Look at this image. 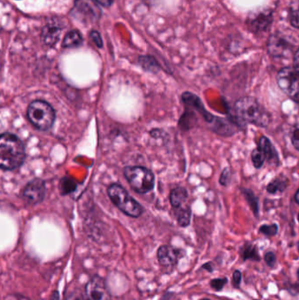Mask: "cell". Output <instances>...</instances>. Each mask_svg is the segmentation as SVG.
I'll use <instances>...</instances> for the list:
<instances>
[{
  "label": "cell",
  "instance_id": "cell-1",
  "mask_svg": "<svg viewBox=\"0 0 299 300\" xmlns=\"http://www.w3.org/2000/svg\"><path fill=\"white\" fill-rule=\"evenodd\" d=\"M26 158L23 142L17 135L3 133L0 137V168L11 171L19 169Z\"/></svg>",
  "mask_w": 299,
  "mask_h": 300
},
{
  "label": "cell",
  "instance_id": "cell-2",
  "mask_svg": "<svg viewBox=\"0 0 299 300\" xmlns=\"http://www.w3.org/2000/svg\"><path fill=\"white\" fill-rule=\"evenodd\" d=\"M234 111L236 116L243 122L261 128L267 127L269 124V114L255 97H242L239 98L234 105Z\"/></svg>",
  "mask_w": 299,
  "mask_h": 300
},
{
  "label": "cell",
  "instance_id": "cell-3",
  "mask_svg": "<svg viewBox=\"0 0 299 300\" xmlns=\"http://www.w3.org/2000/svg\"><path fill=\"white\" fill-rule=\"evenodd\" d=\"M111 201L118 209L129 217L139 218L143 213V207L119 183H112L107 188Z\"/></svg>",
  "mask_w": 299,
  "mask_h": 300
},
{
  "label": "cell",
  "instance_id": "cell-4",
  "mask_svg": "<svg viewBox=\"0 0 299 300\" xmlns=\"http://www.w3.org/2000/svg\"><path fill=\"white\" fill-rule=\"evenodd\" d=\"M28 121L41 131H47L53 127L55 121V112L50 104L44 100L33 101L27 110Z\"/></svg>",
  "mask_w": 299,
  "mask_h": 300
},
{
  "label": "cell",
  "instance_id": "cell-5",
  "mask_svg": "<svg viewBox=\"0 0 299 300\" xmlns=\"http://www.w3.org/2000/svg\"><path fill=\"white\" fill-rule=\"evenodd\" d=\"M124 176L131 188L137 193H148L155 187V175L145 167L127 166Z\"/></svg>",
  "mask_w": 299,
  "mask_h": 300
},
{
  "label": "cell",
  "instance_id": "cell-6",
  "mask_svg": "<svg viewBox=\"0 0 299 300\" xmlns=\"http://www.w3.org/2000/svg\"><path fill=\"white\" fill-rule=\"evenodd\" d=\"M279 88L296 103H299V73L295 68L285 67L276 76Z\"/></svg>",
  "mask_w": 299,
  "mask_h": 300
},
{
  "label": "cell",
  "instance_id": "cell-7",
  "mask_svg": "<svg viewBox=\"0 0 299 300\" xmlns=\"http://www.w3.org/2000/svg\"><path fill=\"white\" fill-rule=\"evenodd\" d=\"M101 9L94 0H76L71 10V16L82 23H93L99 20Z\"/></svg>",
  "mask_w": 299,
  "mask_h": 300
},
{
  "label": "cell",
  "instance_id": "cell-8",
  "mask_svg": "<svg viewBox=\"0 0 299 300\" xmlns=\"http://www.w3.org/2000/svg\"><path fill=\"white\" fill-rule=\"evenodd\" d=\"M46 194V184L42 178H34L29 181L21 191V197L31 206L38 205L43 201Z\"/></svg>",
  "mask_w": 299,
  "mask_h": 300
},
{
  "label": "cell",
  "instance_id": "cell-9",
  "mask_svg": "<svg viewBox=\"0 0 299 300\" xmlns=\"http://www.w3.org/2000/svg\"><path fill=\"white\" fill-rule=\"evenodd\" d=\"M84 300H112L106 281L98 276L89 280L84 290Z\"/></svg>",
  "mask_w": 299,
  "mask_h": 300
},
{
  "label": "cell",
  "instance_id": "cell-10",
  "mask_svg": "<svg viewBox=\"0 0 299 300\" xmlns=\"http://www.w3.org/2000/svg\"><path fill=\"white\" fill-rule=\"evenodd\" d=\"M182 100L186 107H191L197 113H200V115L204 118V120L208 123H214V121L217 120L216 117H214L213 114L206 110L202 101L195 94L191 92H184L182 95Z\"/></svg>",
  "mask_w": 299,
  "mask_h": 300
},
{
  "label": "cell",
  "instance_id": "cell-11",
  "mask_svg": "<svg viewBox=\"0 0 299 300\" xmlns=\"http://www.w3.org/2000/svg\"><path fill=\"white\" fill-rule=\"evenodd\" d=\"M180 252L171 246H162L157 251L159 263L165 268H174L178 262Z\"/></svg>",
  "mask_w": 299,
  "mask_h": 300
},
{
  "label": "cell",
  "instance_id": "cell-12",
  "mask_svg": "<svg viewBox=\"0 0 299 300\" xmlns=\"http://www.w3.org/2000/svg\"><path fill=\"white\" fill-rule=\"evenodd\" d=\"M62 34V28L55 21H51L42 29V40L49 47L55 46L58 42Z\"/></svg>",
  "mask_w": 299,
  "mask_h": 300
},
{
  "label": "cell",
  "instance_id": "cell-13",
  "mask_svg": "<svg viewBox=\"0 0 299 300\" xmlns=\"http://www.w3.org/2000/svg\"><path fill=\"white\" fill-rule=\"evenodd\" d=\"M258 147L261 149L262 153L264 154L266 160L268 162H278V155L275 151V148H274L271 142L266 136H262L260 139V142H259Z\"/></svg>",
  "mask_w": 299,
  "mask_h": 300
},
{
  "label": "cell",
  "instance_id": "cell-14",
  "mask_svg": "<svg viewBox=\"0 0 299 300\" xmlns=\"http://www.w3.org/2000/svg\"><path fill=\"white\" fill-rule=\"evenodd\" d=\"M188 198V192L183 187H175L169 194V201L174 209L183 207Z\"/></svg>",
  "mask_w": 299,
  "mask_h": 300
},
{
  "label": "cell",
  "instance_id": "cell-15",
  "mask_svg": "<svg viewBox=\"0 0 299 300\" xmlns=\"http://www.w3.org/2000/svg\"><path fill=\"white\" fill-rule=\"evenodd\" d=\"M83 43V37L79 31L72 30L69 32L63 39L62 47L65 49H72L79 47Z\"/></svg>",
  "mask_w": 299,
  "mask_h": 300
},
{
  "label": "cell",
  "instance_id": "cell-16",
  "mask_svg": "<svg viewBox=\"0 0 299 300\" xmlns=\"http://www.w3.org/2000/svg\"><path fill=\"white\" fill-rule=\"evenodd\" d=\"M175 218L178 223L179 226L182 228H185L189 226L190 222V216H191V211L188 206H183V207L175 209Z\"/></svg>",
  "mask_w": 299,
  "mask_h": 300
},
{
  "label": "cell",
  "instance_id": "cell-17",
  "mask_svg": "<svg viewBox=\"0 0 299 300\" xmlns=\"http://www.w3.org/2000/svg\"><path fill=\"white\" fill-rule=\"evenodd\" d=\"M139 63L141 64V67L149 72L156 73L158 72L161 69V66L159 62L156 61V59L154 58L150 55H144L141 56L139 58Z\"/></svg>",
  "mask_w": 299,
  "mask_h": 300
},
{
  "label": "cell",
  "instance_id": "cell-18",
  "mask_svg": "<svg viewBox=\"0 0 299 300\" xmlns=\"http://www.w3.org/2000/svg\"><path fill=\"white\" fill-rule=\"evenodd\" d=\"M285 44L278 39L271 38L268 44V52L273 56H283L286 51Z\"/></svg>",
  "mask_w": 299,
  "mask_h": 300
},
{
  "label": "cell",
  "instance_id": "cell-19",
  "mask_svg": "<svg viewBox=\"0 0 299 300\" xmlns=\"http://www.w3.org/2000/svg\"><path fill=\"white\" fill-rule=\"evenodd\" d=\"M288 184V180L282 177H276L275 179L273 180L271 183H268V186H267V190H268V193L275 194L277 192H283L284 190L287 187Z\"/></svg>",
  "mask_w": 299,
  "mask_h": 300
},
{
  "label": "cell",
  "instance_id": "cell-20",
  "mask_svg": "<svg viewBox=\"0 0 299 300\" xmlns=\"http://www.w3.org/2000/svg\"><path fill=\"white\" fill-rule=\"evenodd\" d=\"M271 22V17L269 14H261L255 20L250 21L252 28H255V31L259 30H263L265 28H267L269 23Z\"/></svg>",
  "mask_w": 299,
  "mask_h": 300
},
{
  "label": "cell",
  "instance_id": "cell-21",
  "mask_svg": "<svg viewBox=\"0 0 299 300\" xmlns=\"http://www.w3.org/2000/svg\"><path fill=\"white\" fill-rule=\"evenodd\" d=\"M241 255L244 260H255L260 261L257 248L252 244H247L241 249Z\"/></svg>",
  "mask_w": 299,
  "mask_h": 300
},
{
  "label": "cell",
  "instance_id": "cell-22",
  "mask_svg": "<svg viewBox=\"0 0 299 300\" xmlns=\"http://www.w3.org/2000/svg\"><path fill=\"white\" fill-rule=\"evenodd\" d=\"M252 162L254 163L256 169H260L263 165V162L266 160L264 154L262 153L261 149L258 147L256 149H254L252 152Z\"/></svg>",
  "mask_w": 299,
  "mask_h": 300
},
{
  "label": "cell",
  "instance_id": "cell-23",
  "mask_svg": "<svg viewBox=\"0 0 299 300\" xmlns=\"http://www.w3.org/2000/svg\"><path fill=\"white\" fill-rule=\"evenodd\" d=\"M243 193H244L245 197L248 200V203L251 207L252 210L255 213V216L258 214V210H259V207H258V199L257 197H255L253 191L250 190H243Z\"/></svg>",
  "mask_w": 299,
  "mask_h": 300
},
{
  "label": "cell",
  "instance_id": "cell-24",
  "mask_svg": "<svg viewBox=\"0 0 299 300\" xmlns=\"http://www.w3.org/2000/svg\"><path fill=\"white\" fill-rule=\"evenodd\" d=\"M278 231V227L276 224L263 225L260 228V232L266 236H275Z\"/></svg>",
  "mask_w": 299,
  "mask_h": 300
},
{
  "label": "cell",
  "instance_id": "cell-25",
  "mask_svg": "<svg viewBox=\"0 0 299 300\" xmlns=\"http://www.w3.org/2000/svg\"><path fill=\"white\" fill-rule=\"evenodd\" d=\"M290 139L294 148L299 151V122H296L291 128Z\"/></svg>",
  "mask_w": 299,
  "mask_h": 300
},
{
  "label": "cell",
  "instance_id": "cell-26",
  "mask_svg": "<svg viewBox=\"0 0 299 300\" xmlns=\"http://www.w3.org/2000/svg\"><path fill=\"white\" fill-rule=\"evenodd\" d=\"M71 185H76V183H74L72 180L68 179L67 177L62 179L61 183H60V188H61L62 194H68L75 190L74 188H71Z\"/></svg>",
  "mask_w": 299,
  "mask_h": 300
},
{
  "label": "cell",
  "instance_id": "cell-27",
  "mask_svg": "<svg viewBox=\"0 0 299 300\" xmlns=\"http://www.w3.org/2000/svg\"><path fill=\"white\" fill-rule=\"evenodd\" d=\"M290 23L293 27L299 28V6L292 8L290 12Z\"/></svg>",
  "mask_w": 299,
  "mask_h": 300
},
{
  "label": "cell",
  "instance_id": "cell-28",
  "mask_svg": "<svg viewBox=\"0 0 299 300\" xmlns=\"http://www.w3.org/2000/svg\"><path fill=\"white\" fill-rule=\"evenodd\" d=\"M89 38L92 40V42L95 43V45H96L97 48H102V47H103V41H102L101 35H100L98 32H90V34H89Z\"/></svg>",
  "mask_w": 299,
  "mask_h": 300
},
{
  "label": "cell",
  "instance_id": "cell-29",
  "mask_svg": "<svg viewBox=\"0 0 299 300\" xmlns=\"http://www.w3.org/2000/svg\"><path fill=\"white\" fill-rule=\"evenodd\" d=\"M227 278H217V279L212 280L211 281V286L214 288L215 290H220L223 288L224 285L227 283Z\"/></svg>",
  "mask_w": 299,
  "mask_h": 300
},
{
  "label": "cell",
  "instance_id": "cell-30",
  "mask_svg": "<svg viewBox=\"0 0 299 300\" xmlns=\"http://www.w3.org/2000/svg\"><path fill=\"white\" fill-rule=\"evenodd\" d=\"M231 179V172L230 170L228 169H224L222 173H221V176H220V183L226 186L228 184V183L230 182Z\"/></svg>",
  "mask_w": 299,
  "mask_h": 300
},
{
  "label": "cell",
  "instance_id": "cell-31",
  "mask_svg": "<svg viewBox=\"0 0 299 300\" xmlns=\"http://www.w3.org/2000/svg\"><path fill=\"white\" fill-rule=\"evenodd\" d=\"M265 262L268 266L275 265V262H276V256L273 252H268L264 256Z\"/></svg>",
  "mask_w": 299,
  "mask_h": 300
},
{
  "label": "cell",
  "instance_id": "cell-32",
  "mask_svg": "<svg viewBox=\"0 0 299 300\" xmlns=\"http://www.w3.org/2000/svg\"><path fill=\"white\" fill-rule=\"evenodd\" d=\"M241 283V273L239 270L234 271V275H233V284L234 287L240 286Z\"/></svg>",
  "mask_w": 299,
  "mask_h": 300
},
{
  "label": "cell",
  "instance_id": "cell-33",
  "mask_svg": "<svg viewBox=\"0 0 299 300\" xmlns=\"http://www.w3.org/2000/svg\"><path fill=\"white\" fill-rule=\"evenodd\" d=\"M94 1H96L98 5L105 7H110L111 5L114 2V0H94Z\"/></svg>",
  "mask_w": 299,
  "mask_h": 300
},
{
  "label": "cell",
  "instance_id": "cell-34",
  "mask_svg": "<svg viewBox=\"0 0 299 300\" xmlns=\"http://www.w3.org/2000/svg\"><path fill=\"white\" fill-rule=\"evenodd\" d=\"M5 300H29L26 297L20 296V295H9L5 298Z\"/></svg>",
  "mask_w": 299,
  "mask_h": 300
},
{
  "label": "cell",
  "instance_id": "cell-35",
  "mask_svg": "<svg viewBox=\"0 0 299 300\" xmlns=\"http://www.w3.org/2000/svg\"><path fill=\"white\" fill-rule=\"evenodd\" d=\"M294 68L296 69V71L299 73V49L295 54L294 56Z\"/></svg>",
  "mask_w": 299,
  "mask_h": 300
},
{
  "label": "cell",
  "instance_id": "cell-36",
  "mask_svg": "<svg viewBox=\"0 0 299 300\" xmlns=\"http://www.w3.org/2000/svg\"><path fill=\"white\" fill-rule=\"evenodd\" d=\"M65 300H83L82 297H80L79 295L76 294H71L69 295V297H67Z\"/></svg>",
  "mask_w": 299,
  "mask_h": 300
},
{
  "label": "cell",
  "instance_id": "cell-37",
  "mask_svg": "<svg viewBox=\"0 0 299 300\" xmlns=\"http://www.w3.org/2000/svg\"><path fill=\"white\" fill-rule=\"evenodd\" d=\"M210 266L211 263H207V264H205V265L203 266V269H208V270H209L210 272H212V271H213V268H210Z\"/></svg>",
  "mask_w": 299,
  "mask_h": 300
},
{
  "label": "cell",
  "instance_id": "cell-38",
  "mask_svg": "<svg viewBox=\"0 0 299 300\" xmlns=\"http://www.w3.org/2000/svg\"><path fill=\"white\" fill-rule=\"evenodd\" d=\"M295 201L299 205V189L296 191V194H295Z\"/></svg>",
  "mask_w": 299,
  "mask_h": 300
},
{
  "label": "cell",
  "instance_id": "cell-39",
  "mask_svg": "<svg viewBox=\"0 0 299 300\" xmlns=\"http://www.w3.org/2000/svg\"><path fill=\"white\" fill-rule=\"evenodd\" d=\"M297 278H298V284H299V269L297 270Z\"/></svg>",
  "mask_w": 299,
  "mask_h": 300
},
{
  "label": "cell",
  "instance_id": "cell-40",
  "mask_svg": "<svg viewBox=\"0 0 299 300\" xmlns=\"http://www.w3.org/2000/svg\"><path fill=\"white\" fill-rule=\"evenodd\" d=\"M297 249H298V251H299V242H298V243H297Z\"/></svg>",
  "mask_w": 299,
  "mask_h": 300
},
{
  "label": "cell",
  "instance_id": "cell-41",
  "mask_svg": "<svg viewBox=\"0 0 299 300\" xmlns=\"http://www.w3.org/2000/svg\"><path fill=\"white\" fill-rule=\"evenodd\" d=\"M297 219H298V221H299V214H298V216H297Z\"/></svg>",
  "mask_w": 299,
  "mask_h": 300
},
{
  "label": "cell",
  "instance_id": "cell-42",
  "mask_svg": "<svg viewBox=\"0 0 299 300\" xmlns=\"http://www.w3.org/2000/svg\"><path fill=\"white\" fill-rule=\"evenodd\" d=\"M202 300H210V299H202Z\"/></svg>",
  "mask_w": 299,
  "mask_h": 300
}]
</instances>
